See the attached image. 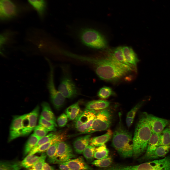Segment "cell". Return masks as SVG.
I'll return each mask as SVG.
<instances>
[{
    "instance_id": "obj_1",
    "label": "cell",
    "mask_w": 170,
    "mask_h": 170,
    "mask_svg": "<svg viewBox=\"0 0 170 170\" xmlns=\"http://www.w3.org/2000/svg\"><path fill=\"white\" fill-rule=\"evenodd\" d=\"M108 55L105 58L80 56L78 60L92 66L101 79L111 82H118L135 71L129 66L120 63L111 55Z\"/></svg>"
},
{
    "instance_id": "obj_2",
    "label": "cell",
    "mask_w": 170,
    "mask_h": 170,
    "mask_svg": "<svg viewBox=\"0 0 170 170\" xmlns=\"http://www.w3.org/2000/svg\"><path fill=\"white\" fill-rule=\"evenodd\" d=\"M147 113L144 112L141 114L135 128L133 137V156L135 159L145 153L152 134L148 122Z\"/></svg>"
},
{
    "instance_id": "obj_3",
    "label": "cell",
    "mask_w": 170,
    "mask_h": 170,
    "mask_svg": "<svg viewBox=\"0 0 170 170\" xmlns=\"http://www.w3.org/2000/svg\"><path fill=\"white\" fill-rule=\"evenodd\" d=\"M120 119L113 133L112 145L121 157H130L133 156V138L132 134L123 127Z\"/></svg>"
},
{
    "instance_id": "obj_4",
    "label": "cell",
    "mask_w": 170,
    "mask_h": 170,
    "mask_svg": "<svg viewBox=\"0 0 170 170\" xmlns=\"http://www.w3.org/2000/svg\"><path fill=\"white\" fill-rule=\"evenodd\" d=\"M80 41L86 47L93 49H104L107 46L104 36L98 31L89 27L81 28L77 33Z\"/></svg>"
},
{
    "instance_id": "obj_5",
    "label": "cell",
    "mask_w": 170,
    "mask_h": 170,
    "mask_svg": "<svg viewBox=\"0 0 170 170\" xmlns=\"http://www.w3.org/2000/svg\"><path fill=\"white\" fill-rule=\"evenodd\" d=\"M112 115L110 110L107 108L97 111L91 127L85 131L71 135L74 136L84 134H90L96 132L108 130L112 123Z\"/></svg>"
},
{
    "instance_id": "obj_6",
    "label": "cell",
    "mask_w": 170,
    "mask_h": 170,
    "mask_svg": "<svg viewBox=\"0 0 170 170\" xmlns=\"http://www.w3.org/2000/svg\"><path fill=\"white\" fill-rule=\"evenodd\" d=\"M62 75L58 90L65 98H73L78 94L76 86L72 79L68 68L62 66Z\"/></svg>"
},
{
    "instance_id": "obj_7",
    "label": "cell",
    "mask_w": 170,
    "mask_h": 170,
    "mask_svg": "<svg viewBox=\"0 0 170 170\" xmlns=\"http://www.w3.org/2000/svg\"><path fill=\"white\" fill-rule=\"evenodd\" d=\"M46 60L49 63L50 70L47 83L51 102L55 108L57 110H60L64 106L65 101V98L56 89L54 84V68L50 60Z\"/></svg>"
},
{
    "instance_id": "obj_8",
    "label": "cell",
    "mask_w": 170,
    "mask_h": 170,
    "mask_svg": "<svg viewBox=\"0 0 170 170\" xmlns=\"http://www.w3.org/2000/svg\"><path fill=\"white\" fill-rule=\"evenodd\" d=\"M18 12L17 6L11 0H0V18L2 21L15 18Z\"/></svg>"
},
{
    "instance_id": "obj_9",
    "label": "cell",
    "mask_w": 170,
    "mask_h": 170,
    "mask_svg": "<svg viewBox=\"0 0 170 170\" xmlns=\"http://www.w3.org/2000/svg\"><path fill=\"white\" fill-rule=\"evenodd\" d=\"M76 157L71 146L64 141H62L58 146L55 164L62 163Z\"/></svg>"
},
{
    "instance_id": "obj_10",
    "label": "cell",
    "mask_w": 170,
    "mask_h": 170,
    "mask_svg": "<svg viewBox=\"0 0 170 170\" xmlns=\"http://www.w3.org/2000/svg\"><path fill=\"white\" fill-rule=\"evenodd\" d=\"M39 107L37 106L30 113L26 114L23 122V128L22 136L29 135L36 127Z\"/></svg>"
},
{
    "instance_id": "obj_11",
    "label": "cell",
    "mask_w": 170,
    "mask_h": 170,
    "mask_svg": "<svg viewBox=\"0 0 170 170\" xmlns=\"http://www.w3.org/2000/svg\"><path fill=\"white\" fill-rule=\"evenodd\" d=\"M148 122L152 134H159L167 126L170 120L159 118L147 113Z\"/></svg>"
},
{
    "instance_id": "obj_12",
    "label": "cell",
    "mask_w": 170,
    "mask_h": 170,
    "mask_svg": "<svg viewBox=\"0 0 170 170\" xmlns=\"http://www.w3.org/2000/svg\"><path fill=\"white\" fill-rule=\"evenodd\" d=\"M26 115V114L13 116L10 128L8 142L22 136L23 120Z\"/></svg>"
},
{
    "instance_id": "obj_13",
    "label": "cell",
    "mask_w": 170,
    "mask_h": 170,
    "mask_svg": "<svg viewBox=\"0 0 170 170\" xmlns=\"http://www.w3.org/2000/svg\"><path fill=\"white\" fill-rule=\"evenodd\" d=\"M68 138H69V136L67 134L66 132H59L50 141L38 147L34 148L28 154L34 155L37 153H44L54 144L64 141Z\"/></svg>"
},
{
    "instance_id": "obj_14",
    "label": "cell",
    "mask_w": 170,
    "mask_h": 170,
    "mask_svg": "<svg viewBox=\"0 0 170 170\" xmlns=\"http://www.w3.org/2000/svg\"><path fill=\"white\" fill-rule=\"evenodd\" d=\"M61 163L66 165L71 170H92V168L85 162L83 157L82 156L72 159Z\"/></svg>"
},
{
    "instance_id": "obj_15",
    "label": "cell",
    "mask_w": 170,
    "mask_h": 170,
    "mask_svg": "<svg viewBox=\"0 0 170 170\" xmlns=\"http://www.w3.org/2000/svg\"><path fill=\"white\" fill-rule=\"evenodd\" d=\"M159 135L152 134L149 141L146 151L143 155L139 159L140 162H144L145 159L159 146Z\"/></svg>"
},
{
    "instance_id": "obj_16",
    "label": "cell",
    "mask_w": 170,
    "mask_h": 170,
    "mask_svg": "<svg viewBox=\"0 0 170 170\" xmlns=\"http://www.w3.org/2000/svg\"><path fill=\"white\" fill-rule=\"evenodd\" d=\"M91 135L88 134L76 138L73 143V146L75 151L78 154L83 153L85 149L89 143Z\"/></svg>"
},
{
    "instance_id": "obj_17",
    "label": "cell",
    "mask_w": 170,
    "mask_h": 170,
    "mask_svg": "<svg viewBox=\"0 0 170 170\" xmlns=\"http://www.w3.org/2000/svg\"><path fill=\"white\" fill-rule=\"evenodd\" d=\"M170 150V146L159 145L145 159L144 162L163 158Z\"/></svg>"
},
{
    "instance_id": "obj_18",
    "label": "cell",
    "mask_w": 170,
    "mask_h": 170,
    "mask_svg": "<svg viewBox=\"0 0 170 170\" xmlns=\"http://www.w3.org/2000/svg\"><path fill=\"white\" fill-rule=\"evenodd\" d=\"M41 106L42 111L40 116L57 127L56 118L49 104L44 102L42 103Z\"/></svg>"
},
{
    "instance_id": "obj_19",
    "label": "cell",
    "mask_w": 170,
    "mask_h": 170,
    "mask_svg": "<svg viewBox=\"0 0 170 170\" xmlns=\"http://www.w3.org/2000/svg\"><path fill=\"white\" fill-rule=\"evenodd\" d=\"M112 130L109 129L105 134L100 136L91 138L89 144L94 147L101 146L108 141L111 138L113 134Z\"/></svg>"
},
{
    "instance_id": "obj_20",
    "label": "cell",
    "mask_w": 170,
    "mask_h": 170,
    "mask_svg": "<svg viewBox=\"0 0 170 170\" xmlns=\"http://www.w3.org/2000/svg\"><path fill=\"white\" fill-rule=\"evenodd\" d=\"M110 104V102L104 100H92L86 103L85 105V109L98 111L107 108Z\"/></svg>"
},
{
    "instance_id": "obj_21",
    "label": "cell",
    "mask_w": 170,
    "mask_h": 170,
    "mask_svg": "<svg viewBox=\"0 0 170 170\" xmlns=\"http://www.w3.org/2000/svg\"><path fill=\"white\" fill-rule=\"evenodd\" d=\"M123 52L128 62L136 68L137 63L139 61L137 55L132 49L129 47H122Z\"/></svg>"
},
{
    "instance_id": "obj_22",
    "label": "cell",
    "mask_w": 170,
    "mask_h": 170,
    "mask_svg": "<svg viewBox=\"0 0 170 170\" xmlns=\"http://www.w3.org/2000/svg\"><path fill=\"white\" fill-rule=\"evenodd\" d=\"M37 12L40 18H43L46 8L45 0H27Z\"/></svg>"
},
{
    "instance_id": "obj_23",
    "label": "cell",
    "mask_w": 170,
    "mask_h": 170,
    "mask_svg": "<svg viewBox=\"0 0 170 170\" xmlns=\"http://www.w3.org/2000/svg\"><path fill=\"white\" fill-rule=\"evenodd\" d=\"M116 60L120 63L128 65L136 70V68L129 64L126 60L124 55L122 47H119L113 49L109 52Z\"/></svg>"
},
{
    "instance_id": "obj_24",
    "label": "cell",
    "mask_w": 170,
    "mask_h": 170,
    "mask_svg": "<svg viewBox=\"0 0 170 170\" xmlns=\"http://www.w3.org/2000/svg\"><path fill=\"white\" fill-rule=\"evenodd\" d=\"M81 111L78 101L67 108L65 111V114L70 120H74Z\"/></svg>"
},
{
    "instance_id": "obj_25",
    "label": "cell",
    "mask_w": 170,
    "mask_h": 170,
    "mask_svg": "<svg viewBox=\"0 0 170 170\" xmlns=\"http://www.w3.org/2000/svg\"><path fill=\"white\" fill-rule=\"evenodd\" d=\"M22 167L21 162L2 161L0 162V170H20Z\"/></svg>"
},
{
    "instance_id": "obj_26",
    "label": "cell",
    "mask_w": 170,
    "mask_h": 170,
    "mask_svg": "<svg viewBox=\"0 0 170 170\" xmlns=\"http://www.w3.org/2000/svg\"><path fill=\"white\" fill-rule=\"evenodd\" d=\"M41 138L33 134L30 136L24 147L23 152L24 156H25L29 153L35 147L39 140Z\"/></svg>"
},
{
    "instance_id": "obj_27",
    "label": "cell",
    "mask_w": 170,
    "mask_h": 170,
    "mask_svg": "<svg viewBox=\"0 0 170 170\" xmlns=\"http://www.w3.org/2000/svg\"><path fill=\"white\" fill-rule=\"evenodd\" d=\"M159 145L170 146V128H165L159 134Z\"/></svg>"
},
{
    "instance_id": "obj_28",
    "label": "cell",
    "mask_w": 170,
    "mask_h": 170,
    "mask_svg": "<svg viewBox=\"0 0 170 170\" xmlns=\"http://www.w3.org/2000/svg\"><path fill=\"white\" fill-rule=\"evenodd\" d=\"M109 151L105 144L96 148L94 152V157L97 159L106 158L108 157Z\"/></svg>"
},
{
    "instance_id": "obj_29",
    "label": "cell",
    "mask_w": 170,
    "mask_h": 170,
    "mask_svg": "<svg viewBox=\"0 0 170 170\" xmlns=\"http://www.w3.org/2000/svg\"><path fill=\"white\" fill-rule=\"evenodd\" d=\"M40 156L28 154L21 162V164L22 167L26 168H29L33 166L39 159Z\"/></svg>"
},
{
    "instance_id": "obj_30",
    "label": "cell",
    "mask_w": 170,
    "mask_h": 170,
    "mask_svg": "<svg viewBox=\"0 0 170 170\" xmlns=\"http://www.w3.org/2000/svg\"><path fill=\"white\" fill-rule=\"evenodd\" d=\"M97 111L86 109L83 111L86 120V130L89 128L91 127L95 118Z\"/></svg>"
},
{
    "instance_id": "obj_31",
    "label": "cell",
    "mask_w": 170,
    "mask_h": 170,
    "mask_svg": "<svg viewBox=\"0 0 170 170\" xmlns=\"http://www.w3.org/2000/svg\"><path fill=\"white\" fill-rule=\"evenodd\" d=\"M59 142H57L54 144L46 151L48 161L51 163L55 164L58 146Z\"/></svg>"
},
{
    "instance_id": "obj_32",
    "label": "cell",
    "mask_w": 170,
    "mask_h": 170,
    "mask_svg": "<svg viewBox=\"0 0 170 170\" xmlns=\"http://www.w3.org/2000/svg\"><path fill=\"white\" fill-rule=\"evenodd\" d=\"M112 161V157H108L106 158L95 160L93 161L91 164L96 166L105 168L109 166Z\"/></svg>"
},
{
    "instance_id": "obj_33",
    "label": "cell",
    "mask_w": 170,
    "mask_h": 170,
    "mask_svg": "<svg viewBox=\"0 0 170 170\" xmlns=\"http://www.w3.org/2000/svg\"><path fill=\"white\" fill-rule=\"evenodd\" d=\"M96 148L90 145H89L84 150L83 153L87 162H92L94 159V152Z\"/></svg>"
},
{
    "instance_id": "obj_34",
    "label": "cell",
    "mask_w": 170,
    "mask_h": 170,
    "mask_svg": "<svg viewBox=\"0 0 170 170\" xmlns=\"http://www.w3.org/2000/svg\"><path fill=\"white\" fill-rule=\"evenodd\" d=\"M114 94L112 89L110 87L104 86L101 88L98 93L99 97L103 99L106 98Z\"/></svg>"
},
{
    "instance_id": "obj_35",
    "label": "cell",
    "mask_w": 170,
    "mask_h": 170,
    "mask_svg": "<svg viewBox=\"0 0 170 170\" xmlns=\"http://www.w3.org/2000/svg\"><path fill=\"white\" fill-rule=\"evenodd\" d=\"M47 155L45 153H42L39 159L35 164L28 170H42L43 166L45 162Z\"/></svg>"
},
{
    "instance_id": "obj_36",
    "label": "cell",
    "mask_w": 170,
    "mask_h": 170,
    "mask_svg": "<svg viewBox=\"0 0 170 170\" xmlns=\"http://www.w3.org/2000/svg\"><path fill=\"white\" fill-rule=\"evenodd\" d=\"M39 124L47 129L49 131L56 132V129L55 126L52 123L47 120L40 116Z\"/></svg>"
},
{
    "instance_id": "obj_37",
    "label": "cell",
    "mask_w": 170,
    "mask_h": 170,
    "mask_svg": "<svg viewBox=\"0 0 170 170\" xmlns=\"http://www.w3.org/2000/svg\"><path fill=\"white\" fill-rule=\"evenodd\" d=\"M58 133V132H52L45 136L41 138L39 140L36 144L34 148L38 147L49 142L54 138L56 135Z\"/></svg>"
},
{
    "instance_id": "obj_38",
    "label": "cell",
    "mask_w": 170,
    "mask_h": 170,
    "mask_svg": "<svg viewBox=\"0 0 170 170\" xmlns=\"http://www.w3.org/2000/svg\"><path fill=\"white\" fill-rule=\"evenodd\" d=\"M33 134L41 138L47 135L49 131L45 128L39 124L34 128Z\"/></svg>"
},
{
    "instance_id": "obj_39",
    "label": "cell",
    "mask_w": 170,
    "mask_h": 170,
    "mask_svg": "<svg viewBox=\"0 0 170 170\" xmlns=\"http://www.w3.org/2000/svg\"><path fill=\"white\" fill-rule=\"evenodd\" d=\"M74 120V125L76 128L85 123H86L85 118L83 114V111H81Z\"/></svg>"
},
{
    "instance_id": "obj_40",
    "label": "cell",
    "mask_w": 170,
    "mask_h": 170,
    "mask_svg": "<svg viewBox=\"0 0 170 170\" xmlns=\"http://www.w3.org/2000/svg\"><path fill=\"white\" fill-rule=\"evenodd\" d=\"M68 121V118L65 113H62L57 118V123L60 127L62 128L65 127L67 124Z\"/></svg>"
},
{
    "instance_id": "obj_41",
    "label": "cell",
    "mask_w": 170,
    "mask_h": 170,
    "mask_svg": "<svg viewBox=\"0 0 170 170\" xmlns=\"http://www.w3.org/2000/svg\"><path fill=\"white\" fill-rule=\"evenodd\" d=\"M142 104V102H140L136 105L128 112L127 116L134 118L136 113L141 107Z\"/></svg>"
},
{
    "instance_id": "obj_42",
    "label": "cell",
    "mask_w": 170,
    "mask_h": 170,
    "mask_svg": "<svg viewBox=\"0 0 170 170\" xmlns=\"http://www.w3.org/2000/svg\"><path fill=\"white\" fill-rule=\"evenodd\" d=\"M134 118L127 116L126 121L127 125L128 128L130 127L132 125L133 122Z\"/></svg>"
},
{
    "instance_id": "obj_43",
    "label": "cell",
    "mask_w": 170,
    "mask_h": 170,
    "mask_svg": "<svg viewBox=\"0 0 170 170\" xmlns=\"http://www.w3.org/2000/svg\"><path fill=\"white\" fill-rule=\"evenodd\" d=\"M42 170H55L54 168L50 166L49 164L45 162L42 167Z\"/></svg>"
},
{
    "instance_id": "obj_44",
    "label": "cell",
    "mask_w": 170,
    "mask_h": 170,
    "mask_svg": "<svg viewBox=\"0 0 170 170\" xmlns=\"http://www.w3.org/2000/svg\"><path fill=\"white\" fill-rule=\"evenodd\" d=\"M76 130L80 132L85 131L87 129V126L86 123L76 128Z\"/></svg>"
},
{
    "instance_id": "obj_45",
    "label": "cell",
    "mask_w": 170,
    "mask_h": 170,
    "mask_svg": "<svg viewBox=\"0 0 170 170\" xmlns=\"http://www.w3.org/2000/svg\"><path fill=\"white\" fill-rule=\"evenodd\" d=\"M59 164V170H71L67 166L63 163Z\"/></svg>"
},
{
    "instance_id": "obj_46",
    "label": "cell",
    "mask_w": 170,
    "mask_h": 170,
    "mask_svg": "<svg viewBox=\"0 0 170 170\" xmlns=\"http://www.w3.org/2000/svg\"></svg>"
}]
</instances>
